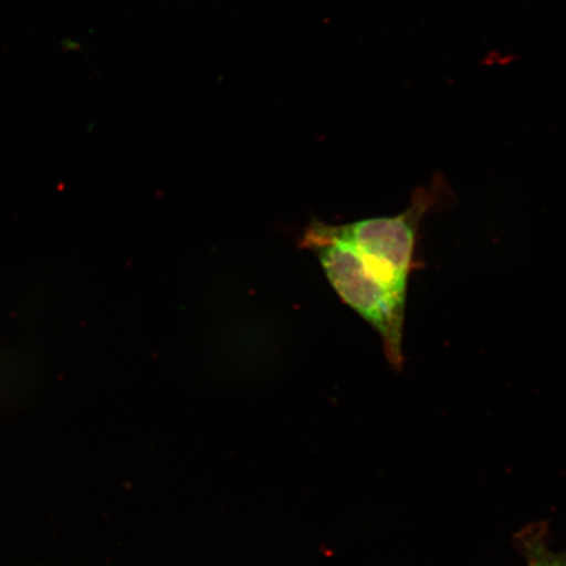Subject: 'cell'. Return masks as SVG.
<instances>
[{"label": "cell", "mask_w": 566, "mask_h": 566, "mask_svg": "<svg viewBox=\"0 0 566 566\" xmlns=\"http://www.w3.org/2000/svg\"><path fill=\"white\" fill-rule=\"evenodd\" d=\"M314 242L331 285L377 332L384 342L388 363L394 369L401 370L405 366L402 336L407 301L374 279L356 245L338 228L318 230Z\"/></svg>", "instance_id": "1"}, {"label": "cell", "mask_w": 566, "mask_h": 566, "mask_svg": "<svg viewBox=\"0 0 566 566\" xmlns=\"http://www.w3.org/2000/svg\"><path fill=\"white\" fill-rule=\"evenodd\" d=\"M548 541L547 522L533 523L514 535L515 548L525 558L527 566H566V549L551 551Z\"/></svg>", "instance_id": "3"}, {"label": "cell", "mask_w": 566, "mask_h": 566, "mask_svg": "<svg viewBox=\"0 0 566 566\" xmlns=\"http://www.w3.org/2000/svg\"><path fill=\"white\" fill-rule=\"evenodd\" d=\"M448 189V182L437 174L429 186L413 190L408 208L400 214L364 219L338 228L356 245L374 279L401 300L407 301L422 219Z\"/></svg>", "instance_id": "2"}]
</instances>
